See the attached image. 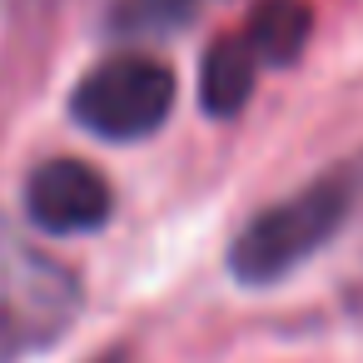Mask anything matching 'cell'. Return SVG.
<instances>
[{
  "label": "cell",
  "instance_id": "cell-1",
  "mask_svg": "<svg viewBox=\"0 0 363 363\" xmlns=\"http://www.w3.org/2000/svg\"><path fill=\"white\" fill-rule=\"evenodd\" d=\"M363 199V160L333 164L289 199L259 209L229 244V274L249 289H269L289 274H298L323 244L338 239L348 214Z\"/></svg>",
  "mask_w": 363,
  "mask_h": 363
},
{
  "label": "cell",
  "instance_id": "cell-2",
  "mask_svg": "<svg viewBox=\"0 0 363 363\" xmlns=\"http://www.w3.org/2000/svg\"><path fill=\"white\" fill-rule=\"evenodd\" d=\"M80 279L0 224V363L30 358L75 323Z\"/></svg>",
  "mask_w": 363,
  "mask_h": 363
},
{
  "label": "cell",
  "instance_id": "cell-3",
  "mask_svg": "<svg viewBox=\"0 0 363 363\" xmlns=\"http://www.w3.org/2000/svg\"><path fill=\"white\" fill-rule=\"evenodd\" d=\"M169 110H174V75L150 55H110L70 95V115L110 145L150 140L169 120Z\"/></svg>",
  "mask_w": 363,
  "mask_h": 363
},
{
  "label": "cell",
  "instance_id": "cell-4",
  "mask_svg": "<svg viewBox=\"0 0 363 363\" xmlns=\"http://www.w3.org/2000/svg\"><path fill=\"white\" fill-rule=\"evenodd\" d=\"M115 194L85 160H45L26 179V214L45 234H90L110 219Z\"/></svg>",
  "mask_w": 363,
  "mask_h": 363
},
{
  "label": "cell",
  "instance_id": "cell-5",
  "mask_svg": "<svg viewBox=\"0 0 363 363\" xmlns=\"http://www.w3.org/2000/svg\"><path fill=\"white\" fill-rule=\"evenodd\" d=\"M259 70H269V60L259 55V45L249 40V30H234L224 40L209 45L204 65H199V105L214 115V120H229L249 105L254 85H259Z\"/></svg>",
  "mask_w": 363,
  "mask_h": 363
},
{
  "label": "cell",
  "instance_id": "cell-6",
  "mask_svg": "<svg viewBox=\"0 0 363 363\" xmlns=\"http://www.w3.org/2000/svg\"><path fill=\"white\" fill-rule=\"evenodd\" d=\"M199 6H204V0H199Z\"/></svg>",
  "mask_w": 363,
  "mask_h": 363
}]
</instances>
